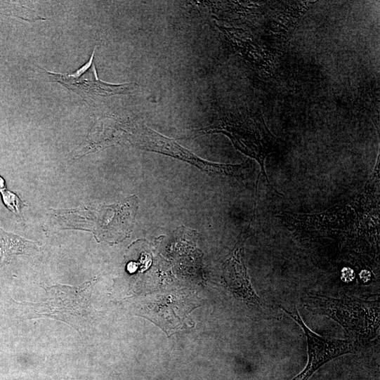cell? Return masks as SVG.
<instances>
[{
  "instance_id": "obj_1",
  "label": "cell",
  "mask_w": 380,
  "mask_h": 380,
  "mask_svg": "<svg viewBox=\"0 0 380 380\" xmlns=\"http://www.w3.org/2000/svg\"><path fill=\"white\" fill-rule=\"evenodd\" d=\"M304 303L308 310L327 315L340 324L353 343L366 345L377 335L379 328L378 301L307 295Z\"/></svg>"
},
{
  "instance_id": "obj_2",
  "label": "cell",
  "mask_w": 380,
  "mask_h": 380,
  "mask_svg": "<svg viewBox=\"0 0 380 380\" xmlns=\"http://www.w3.org/2000/svg\"><path fill=\"white\" fill-rule=\"evenodd\" d=\"M122 139L133 146L152 152L169 156L185 162L214 177L234 178L240 182L251 166L249 162L233 165L209 162L182 147L173 139L167 138L148 128L144 123L130 122L119 129Z\"/></svg>"
},
{
  "instance_id": "obj_3",
  "label": "cell",
  "mask_w": 380,
  "mask_h": 380,
  "mask_svg": "<svg viewBox=\"0 0 380 380\" xmlns=\"http://www.w3.org/2000/svg\"><path fill=\"white\" fill-rule=\"evenodd\" d=\"M97 280L78 286L58 284L44 287L46 296L38 303L22 302L30 318L51 317L63 321L79 331L89 315L91 297Z\"/></svg>"
},
{
  "instance_id": "obj_4",
  "label": "cell",
  "mask_w": 380,
  "mask_h": 380,
  "mask_svg": "<svg viewBox=\"0 0 380 380\" xmlns=\"http://www.w3.org/2000/svg\"><path fill=\"white\" fill-rule=\"evenodd\" d=\"M282 309L303 329L307 339L308 360L306 368L291 380H308L315 371L327 362L344 354L355 352L354 343L346 339H328L311 331L296 309Z\"/></svg>"
},
{
  "instance_id": "obj_5",
  "label": "cell",
  "mask_w": 380,
  "mask_h": 380,
  "mask_svg": "<svg viewBox=\"0 0 380 380\" xmlns=\"http://www.w3.org/2000/svg\"><path fill=\"white\" fill-rule=\"evenodd\" d=\"M45 71L49 76L51 81L62 84L80 96L84 100H87V102L99 97L127 95L138 87L135 83L115 85L100 81L98 78L95 63L87 72L77 79L72 78L67 74Z\"/></svg>"
},
{
  "instance_id": "obj_6",
  "label": "cell",
  "mask_w": 380,
  "mask_h": 380,
  "mask_svg": "<svg viewBox=\"0 0 380 380\" xmlns=\"http://www.w3.org/2000/svg\"><path fill=\"white\" fill-rule=\"evenodd\" d=\"M242 247H236L225 263L223 277L228 289L237 297L252 305L262 302L253 289L244 260Z\"/></svg>"
},
{
  "instance_id": "obj_7",
  "label": "cell",
  "mask_w": 380,
  "mask_h": 380,
  "mask_svg": "<svg viewBox=\"0 0 380 380\" xmlns=\"http://www.w3.org/2000/svg\"><path fill=\"white\" fill-rule=\"evenodd\" d=\"M39 249V242L6 232L0 228V268L8 263L13 255H32Z\"/></svg>"
},
{
  "instance_id": "obj_8",
  "label": "cell",
  "mask_w": 380,
  "mask_h": 380,
  "mask_svg": "<svg viewBox=\"0 0 380 380\" xmlns=\"http://www.w3.org/2000/svg\"><path fill=\"white\" fill-rule=\"evenodd\" d=\"M2 197L6 207L16 216L23 219L22 209L25 206V204L22 202L20 198L16 194L9 190L3 193Z\"/></svg>"
},
{
  "instance_id": "obj_9",
  "label": "cell",
  "mask_w": 380,
  "mask_h": 380,
  "mask_svg": "<svg viewBox=\"0 0 380 380\" xmlns=\"http://www.w3.org/2000/svg\"><path fill=\"white\" fill-rule=\"evenodd\" d=\"M8 189L6 181L4 179L3 177L0 176V193L3 194Z\"/></svg>"
}]
</instances>
